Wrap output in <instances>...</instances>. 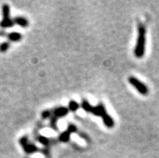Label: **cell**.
Here are the masks:
<instances>
[{"instance_id": "1", "label": "cell", "mask_w": 159, "mask_h": 158, "mask_svg": "<svg viewBox=\"0 0 159 158\" xmlns=\"http://www.w3.org/2000/svg\"><path fill=\"white\" fill-rule=\"evenodd\" d=\"M145 28L143 24H140L138 26V37H137V46L135 48V56L137 57L143 56L145 53Z\"/></svg>"}, {"instance_id": "5", "label": "cell", "mask_w": 159, "mask_h": 158, "mask_svg": "<svg viewBox=\"0 0 159 158\" xmlns=\"http://www.w3.org/2000/svg\"><path fill=\"white\" fill-rule=\"evenodd\" d=\"M91 113L93 115H99L102 117L105 113H107V111L105 110L104 106L102 103H100L97 106H93L92 110H91Z\"/></svg>"}, {"instance_id": "8", "label": "cell", "mask_w": 159, "mask_h": 158, "mask_svg": "<svg viewBox=\"0 0 159 158\" xmlns=\"http://www.w3.org/2000/svg\"><path fill=\"white\" fill-rule=\"evenodd\" d=\"M8 37V39L11 40V41H13V42H16V41H20L22 38V36L21 34L18 33V32H11L10 34L7 35Z\"/></svg>"}, {"instance_id": "4", "label": "cell", "mask_w": 159, "mask_h": 158, "mask_svg": "<svg viewBox=\"0 0 159 158\" xmlns=\"http://www.w3.org/2000/svg\"><path fill=\"white\" fill-rule=\"evenodd\" d=\"M20 144L22 145L24 151L28 152V153H32V152H35L37 151V148L35 146L34 144H28L27 137H23L22 139H20Z\"/></svg>"}, {"instance_id": "3", "label": "cell", "mask_w": 159, "mask_h": 158, "mask_svg": "<svg viewBox=\"0 0 159 158\" xmlns=\"http://www.w3.org/2000/svg\"><path fill=\"white\" fill-rule=\"evenodd\" d=\"M129 82H130V84L133 86H134V87L137 90V91L139 93H141V94L146 95V94H149V88L136 78H134V77H129Z\"/></svg>"}, {"instance_id": "16", "label": "cell", "mask_w": 159, "mask_h": 158, "mask_svg": "<svg viewBox=\"0 0 159 158\" xmlns=\"http://www.w3.org/2000/svg\"><path fill=\"white\" fill-rule=\"evenodd\" d=\"M68 131L70 133H72V132H75L77 131V128L75 126V125H73V124H70V126L68 127Z\"/></svg>"}, {"instance_id": "14", "label": "cell", "mask_w": 159, "mask_h": 158, "mask_svg": "<svg viewBox=\"0 0 159 158\" xmlns=\"http://www.w3.org/2000/svg\"><path fill=\"white\" fill-rule=\"evenodd\" d=\"M38 140L40 144H44V145H47V144H48V139H47L46 137H44V136H39Z\"/></svg>"}, {"instance_id": "15", "label": "cell", "mask_w": 159, "mask_h": 158, "mask_svg": "<svg viewBox=\"0 0 159 158\" xmlns=\"http://www.w3.org/2000/svg\"><path fill=\"white\" fill-rule=\"evenodd\" d=\"M57 117L56 116H53L52 118V120H51V126H52V128H53V129H55V130H57Z\"/></svg>"}, {"instance_id": "7", "label": "cell", "mask_w": 159, "mask_h": 158, "mask_svg": "<svg viewBox=\"0 0 159 158\" xmlns=\"http://www.w3.org/2000/svg\"><path fill=\"white\" fill-rule=\"evenodd\" d=\"M68 111H69L68 108L59 107L55 109L53 113H54V116H56V117H62V116L66 115Z\"/></svg>"}, {"instance_id": "9", "label": "cell", "mask_w": 159, "mask_h": 158, "mask_svg": "<svg viewBox=\"0 0 159 158\" xmlns=\"http://www.w3.org/2000/svg\"><path fill=\"white\" fill-rule=\"evenodd\" d=\"M14 23L19 24L20 26L23 27V28H26L28 25V20L24 17H16L14 20Z\"/></svg>"}, {"instance_id": "12", "label": "cell", "mask_w": 159, "mask_h": 158, "mask_svg": "<svg viewBox=\"0 0 159 158\" xmlns=\"http://www.w3.org/2000/svg\"><path fill=\"white\" fill-rule=\"evenodd\" d=\"M82 107L83 108V110L87 112H91L93 106H91L87 100H83L82 102Z\"/></svg>"}, {"instance_id": "13", "label": "cell", "mask_w": 159, "mask_h": 158, "mask_svg": "<svg viewBox=\"0 0 159 158\" xmlns=\"http://www.w3.org/2000/svg\"><path fill=\"white\" fill-rule=\"evenodd\" d=\"M9 47H10V43H8V42L2 43L1 45H0V52H6L8 48H9Z\"/></svg>"}, {"instance_id": "2", "label": "cell", "mask_w": 159, "mask_h": 158, "mask_svg": "<svg viewBox=\"0 0 159 158\" xmlns=\"http://www.w3.org/2000/svg\"><path fill=\"white\" fill-rule=\"evenodd\" d=\"M2 20L0 23V27L2 28H11L14 25L15 23L10 19V8L7 4H4L2 6Z\"/></svg>"}, {"instance_id": "6", "label": "cell", "mask_w": 159, "mask_h": 158, "mask_svg": "<svg viewBox=\"0 0 159 158\" xmlns=\"http://www.w3.org/2000/svg\"><path fill=\"white\" fill-rule=\"evenodd\" d=\"M102 118L103 120V123L107 128H112L114 126V121L111 119V117L107 113H105L103 116H102Z\"/></svg>"}, {"instance_id": "11", "label": "cell", "mask_w": 159, "mask_h": 158, "mask_svg": "<svg viewBox=\"0 0 159 158\" xmlns=\"http://www.w3.org/2000/svg\"><path fill=\"white\" fill-rule=\"evenodd\" d=\"M79 107V103L75 101H70L69 102V110L71 111H76Z\"/></svg>"}, {"instance_id": "17", "label": "cell", "mask_w": 159, "mask_h": 158, "mask_svg": "<svg viewBox=\"0 0 159 158\" xmlns=\"http://www.w3.org/2000/svg\"><path fill=\"white\" fill-rule=\"evenodd\" d=\"M51 115V112L49 111H44L42 113V118L43 119H47Z\"/></svg>"}, {"instance_id": "10", "label": "cell", "mask_w": 159, "mask_h": 158, "mask_svg": "<svg viewBox=\"0 0 159 158\" xmlns=\"http://www.w3.org/2000/svg\"><path fill=\"white\" fill-rule=\"evenodd\" d=\"M70 134L68 131H66L63 133H61L59 137V140L61 141V142H67L69 140H70Z\"/></svg>"}]
</instances>
